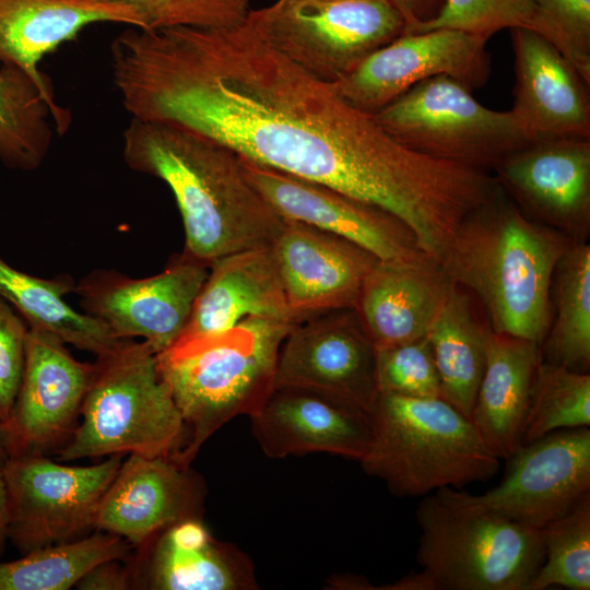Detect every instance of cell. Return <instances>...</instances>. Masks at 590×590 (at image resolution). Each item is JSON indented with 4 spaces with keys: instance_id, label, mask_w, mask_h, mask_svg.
<instances>
[{
    "instance_id": "1",
    "label": "cell",
    "mask_w": 590,
    "mask_h": 590,
    "mask_svg": "<svg viewBox=\"0 0 590 590\" xmlns=\"http://www.w3.org/2000/svg\"><path fill=\"white\" fill-rule=\"evenodd\" d=\"M110 68L131 118L384 209L409 180L408 149L279 51L248 14L221 28L129 26L110 44Z\"/></svg>"
},
{
    "instance_id": "2",
    "label": "cell",
    "mask_w": 590,
    "mask_h": 590,
    "mask_svg": "<svg viewBox=\"0 0 590 590\" xmlns=\"http://www.w3.org/2000/svg\"><path fill=\"white\" fill-rule=\"evenodd\" d=\"M122 139L126 164L172 190L185 228L182 253L210 267L271 244L283 217L247 180L233 151L189 130L137 118Z\"/></svg>"
},
{
    "instance_id": "3",
    "label": "cell",
    "mask_w": 590,
    "mask_h": 590,
    "mask_svg": "<svg viewBox=\"0 0 590 590\" xmlns=\"http://www.w3.org/2000/svg\"><path fill=\"white\" fill-rule=\"evenodd\" d=\"M573 241L526 215L498 185L464 219L439 263L482 305L493 332L541 344L553 274Z\"/></svg>"
},
{
    "instance_id": "4",
    "label": "cell",
    "mask_w": 590,
    "mask_h": 590,
    "mask_svg": "<svg viewBox=\"0 0 590 590\" xmlns=\"http://www.w3.org/2000/svg\"><path fill=\"white\" fill-rule=\"evenodd\" d=\"M295 323L249 317L219 335L176 342L157 354L186 426L175 459L184 465L233 417L253 415L275 386L281 344Z\"/></svg>"
},
{
    "instance_id": "5",
    "label": "cell",
    "mask_w": 590,
    "mask_h": 590,
    "mask_svg": "<svg viewBox=\"0 0 590 590\" xmlns=\"http://www.w3.org/2000/svg\"><path fill=\"white\" fill-rule=\"evenodd\" d=\"M59 461L115 455L175 458L186 426L148 341L122 339L96 356L81 414Z\"/></svg>"
},
{
    "instance_id": "6",
    "label": "cell",
    "mask_w": 590,
    "mask_h": 590,
    "mask_svg": "<svg viewBox=\"0 0 590 590\" xmlns=\"http://www.w3.org/2000/svg\"><path fill=\"white\" fill-rule=\"evenodd\" d=\"M373 440L359 462L397 496H424L493 477L499 459L472 421L442 398L379 393Z\"/></svg>"
},
{
    "instance_id": "7",
    "label": "cell",
    "mask_w": 590,
    "mask_h": 590,
    "mask_svg": "<svg viewBox=\"0 0 590 590\" xmlns=\"http://www.w3.org/2000/svg\"><path fill=\"white\" fill-rule=\"evenodd\" d=\"M417 564L432 590H528L543 563L540 531L444 487L416 509Z\"/></svg>"
},
{
    "instance_id": "8",
    "label": "cell",
    "mask_w": 590,
    "mask_h": 590,
    "mask_svg": "<svg viewBox=\"0 0 590 590\" xmlns=\"http://www.w3.org/2000/svg\"><path fill=\"white\" fill-rule=\"evenodd\" d=\"M373 117L411 150L488 173L531 142L510 110L482 105L449 75L415 84Z\"/></svg>"
},
{
    "instance_id": "9",
    "label": "cell",
    "mask_w": 590,
    "mask_h": 590,
    "mask_svg": "<svg viewBox=\"0 0 590 590\" xmlns=\"http://www.w3.org/2000/svg\"><path fill=\"white\" fill-rule=\"evenodd\" d=\"M248 16L279 51L331 84L405 30L389 0H275Z\"/></svg>"
},
{
    "instance_id": "10",
    "label": "cell",
    "mask_w": 590,
    "mask_h": 590,
    "mask_svg": "<svg viewBox=\"0 0 590 590\" xmlns=\"http://www.w3.org/2000/svg\"><path fill=\"white\" fill-rule=\"evenodd\" d=\"M123 456L70 465L46 455L9 457L1 473L9 508V540L23 554L68 542L94 529V518Z\"/></svg>"
},
{
    "instance_id": "11",
    "label": "cell",
    "mask_w": 590,
    "mask_h": 590,
    "mask_svg": "<svg viewBox=\"0 0 590 590\" xmlns=\"http://www.w3.org/2000/svg\"><path fill=\"white\" fill-rule=\"evenodd\" d=\"M209 270L208 264L181 252L149 278L94 270L76 283L74 293L83 311L117 339L143 338L158 354L184 331Z\"/></svg>"
},
{
    "instance_id": "12",
    "label": "cell",
    "mask_w": 590,
    "mask_h": 590,
    "mask_svg": "<svg viewBox=\"0 0 590 590\" xmlns=\"http://www.w3.org/2000/svg\"><path fill=\"white\" fill-rule=\"evenodd\" d=\"M487 39L455 30L403 33L334 83L354 108L375 115L415 84L449 75L471 91L491 76Z\"/></svg>"
},
{
    "instance_id": "13",
    "label": "cell",
    "mask_w": 590,
    "mask_h": 590,
    "mask_svg": "<svg viewBox=\"0 0 590 590\" xmlns=\"http://www.w3.org/2000/svg\"><path fill=\"white\" fill-rule=\"evenodd\" d=\"M94 374L66 343L30 329L20 387L0 437L9 457L57 452L71 437Z\"/></svg>"
},
{
    "instance_id": "14",
    "label": "cell",
    "mask_w": 590,
    "mask_h": 590,
    "mask_svg": "<svg viewBox=\"0 0 590 590\" xmlns=\"http://www.w3.org/2000/svg\"><path fill=\"white\" fill-rule=\"evenodd\" d=\"M502 482L474 504L540 530L590 492V428L552 432L521 445L508 459Z\"/></svg>"
},
{
    "instance_id": "15",
    "label": "cell",
    "mask_w": 590,
    "mask_h": 590,
    "mask_svg": "<svg viewBox=\"0 0 590 590\" xmlns=\"http://www.w3.org/2000/svg\"><path fill=\"white\" fill-rule=\"evenodd\" d=\"M332 394L371 412L379 389L377 350L354 309L321 312L295 323L278 356L275 386Z\"/></svg>"
},
{
    "instance_id": "16",
    "label": "cell",
    "mask_w": 590,
    "mask_h": 590,
    "mask_svg": "<svg viewBox=\"0 0 590 590\" xmlns=\"http://www.w3.org/2000/svg\"><path fill=\"white\" fill-rule=\"evenodd\" d=\"M269 247L295 322L330 310L354 309L379 260L343 237L286 217Z\"/></svg>"
},
{
    "instance_id": "17",
    "label": "cell",
    "mask_w": 590,
    "mask_h": 590,
    "mask_svg": "<svg viewBox=\"0 0 590 590\" xmlns=\"http://www.w3.org/2000/svg\"><path fill=\"white\" fill-rule=\"evenodd\" d=\"M492 174L526 215L574 240H585L590 227V139L530 142Z\"/></svg>"
},
{
    "instance_id": "18",
    "label": "cell",
    "mask_w": 590,
    "mask_h": 590,
    "mask_svg": "<svg viewBox=\"0 0 590 590\" xmlns=\"http://www.w3.org/2000/svg\"><path fill=\"white\" fill-rule=\"evenodd\" d=\"M239 160L247 180L282 217L343 237L379 260L424 253L410 228L390 212L327 186Z\"/></svg>"
},
{
    "instance_id": "19",
    "label": "cell",
    "mask_w": 590,
    "mask_h": 590,
    "mask_svg": "<svg viewBox=\"0 0 590 590\" xmlns=\"http://www.w3.org/2000/svg\"><path fill=\"white\" fill-rule=\"evenodd\" d=\"M97 23L148 28L133 8L102 0H0V66L17 68L34 82L50 107L59 134L68 130L71 115L56 101L51 81L39 63Z\"/></svg>"
},
{
    "instance_id": "20",
    "label": "cell",
    "mask_w": 590,
    "mask_h": 590,
    "mask_svg": "<svg viewBox=\"0 0 590 590\" xmlns=\"http://www.w3.org/2000/svg\"><path fill=\"white\" fill-rule=\"evenodd\" d=\"M205 486L172 457L129 455L98 505L94 529L141 547L164 528L201 517Z\"/></svg>"
},
{
    "instance_id": "21",
    "label": "cell",
    "mask_w": 590,
    "mask_h": 590,
    "mask_svg": "<svg viewBox=\"0 0 590 590\" xmlns=\"http://www.w3.org/2000/svg\"><path fill=\"white\" fill-rule=\"evenodd\" d=\"M250 418L252 434L270 458L328 452L361 462L373 440L369 412L303 387H274Z\"/></svg>"
},
{
    "instance_id": "22",
    "label": "cell",
    "mask_w": 590,
    "mask_h": 590,
    "mask_svg": "<svg viewBox=\"0 0 590 590\" xmlns=\"http://www.w3.org/2000/svg\"><path fill=\"white\" fill-rule=\"evenodd\" d=\"M515 57L510 109L531 141L590 139V94L576 68L536 32L511 30Z\"/></svg>"
},
{
    "instance_id": "23",
    "label": "cell",
    "mask_w": 590,
    "mask_h": 590,
    "mask_svg": "<svg viewBox=\"0 0 590 590\" xmlns=\"http://www.w3.org/2000/svg\"><path fill=\"white\" fill-rule=\"evenodd\" d=\"M133 588L152 590L258 589L251 559L215 539L201 517L179 520L138 548Z\"/></svg>"
},
{
    "instance_id": "24",
    "label": "cell",
    "mask_w": 590,
    "mask_h": 590,
    "mask_svg": "<svg viewBox=\"0 0 590 590\" xmlns=\"http://www.w3.org/2000/svg\"><path fill=\"white\" fill-rule=\"evenodd\" d=\"M453 285L439 261L426 253L378 260L354 310L376 350L404 344L425 338Z\"/></svg>"
},
{
    "instance_id": "25",
    "label": "cell",
    "mask_w": 590,
    "mask_h": 590,
    "mask_svg": "<svg viewBox=\"0 0 590 590\" xmlns=\"http://www.w3.org/2000/svg\"><path fill=\"white\" fill-rule=\"evenodd\" d=\"M249 317L297 323L287 307L269 246L231 253L210 266L176 342L219 335Z\"/></svg>"
},
{
    "instance_id": "26",
    "label": "cell",
    "mask_w": 590,
    "mask_h": 590,
    "mask_svg": "<svg viewBox=\"0 0 590 590\" xmlns=\"http://www.w3.org/2000/svg\"><path fill=\"white\" fill-rule=\"evenodd\" d=\"M541 344L491 330L470 420L488 450L508 459L521 445Z\"/></svg>"
},
{
    "instance_id": "27",
    "label": "cell",
    "mask_w": 590,
    "mask_h": 590,
    "mask_svg": "<svg viewBox=\"0 0 590 590\" xmlns=\"http://www.w3.org/2000/svg\"><path fill=\"white\" fill-rule=\"evenodd\" d=\"M489 333L474 297L455 284L425 335L440 378L441 398L469 418L486 364Z\"/></svg>"
},
{
    "instance_id": "28",
    "label": "cell",
    "mask_w": 590,
    "mask_h": 590,
    "mask_svg": "<svg viewBox=\"0 0 590 590\" xmlns=\"http://www.w3.org/2000/svg\"><path fill=\"white\" fill-rule=\"evenodd\" d=\"M76 283L69 275L43 279L10 266L0 257V297L30 329L48 332L66 344L96 356L110 352L122 340L95 318L73 309L64 296Z\"/></svg>"
},
{
    "instance_id": "29",
    "label": "cell",
    "mask_w": 590,
    "mask_h": 590,
    "mask_svg": "<svg viewBox=\"0 0 590 590\" xmlns=\"http://www.w3.org/2000/svg\"><path fill=\"white\" fill-rule=\"evenodd\" d=\"M555 315L541 343L542 361L568 369L590 368V246L575 240L559 259L552 281Z\"/></svg>"
},
{
    "instance_id": "30",
    "label": "cell",
    "mask_w": 590,
    "mask_h": 590,
    "mask_svg": "<svg viewBox=\"0 0 590 590\" xmlns=\"http://www.w3.org/2000/svg\"><path fill=\"white\" fill-rule=\"evenodd\" d=\"M131 548L122 538L99 530L38 547L15 560L0 562V590H68L97 564L127 559Z\"/></svg>"
},
{
    "instance_id": "31",
    "label": "cell",
    "mask_w": 590,
    "mask_h": 590,
    "mask_svg": "<svg viewBox=\"0 0 590 590\" xmlns=\"http://www.w3.org/2000/svg\"><path fill=\"white\" fill-rule=\"evenodd\" d=\"M52 114L40 91L20 69L0 66V162L32 172L52 142Z\"/></svg>"
},
{
    "instance_id": "32",
    "label": "cell",
    "mask_w": 590,
    "mask_h": 590,
    "mask_svg": "<svg viewBox=\"0 0 590 590\" xmlns=\"http://www.w3.org/2000/svg\"><path fill=\"white\" fill-rule=\"evenodd\" d=\"M590 427V375L541 361L526 416L522 445L559 429Z\"/></svg>"
},
{
    "instance_id": "33",
    "label": "cell",
    "mask_w": 590,
    "mask_h": 590,
    "mask_svg": "<svg viewBox=\"0 0 590 590\" xmlns=\"http://www.w3.org/2000/svg\"><path fill=\"white\" fill-rule=\"evenodd\" d=\"M544 558L528 590L590 589V492L540 530Z\"/></svg>"
},
{
    "instance_id": "34",
    "label": "cell",
    "mask_w": 590,
    "mask_h": 590,
    "mask_svg": "<svg viewBox=\"0 0 590 590\" xmlns=\"http://www.w3.org/2000/svg\"><path fill=\"white\" fill-rule=\"evenodd\" d=\"M535 16L533 0H444L437 14L405 33L455 30L488 38L504 30H532Z\"/></svg>"
},
{
    "instance_id": "35",
    "label": "cell",
    "mask_w": 590,
    "mask_h": 590,
    "mask_svg": "<svg viewBox=\"0 0 590 590\" xmlns=\"http://www.w3.org/2000/svg\"><path fill=\"white\" fill-rule=\"evenodd\" d=\"M379 393L441 398L440 378L426 338L377 350Z\"/></svg>"
},
{
    "instance_id": "36",
    "label": "cell",
    "mask_w": 590,
    "mask_h": 590,
    "mask_svg": "<svg viewBox=\"0 0 590 590\" xmlns=\"http://www.w3.org/2000/svg\"><path fill=\"white\" fill-rule=\"evenodd\" d=\"M532 31L550 42L590 84V0H533Z\"/></svg>"
},
{
    "instance_id": "37",
    "label": "cell",
    "mask_w": 590,
    "mask_h": 590,
    "mask_svg": "<svg viewBox=\"0 0 590 590\" xmlns=\"http://www.w3.org/2000/svg\"><path fill=\"white\" fill-rule=\"evenodd\" d=\"M133 8L146 30L169 27L221 28L241 22L252 0H102Z\"/></svg>"
},
{
    "instance_id": "38",
    "label": "cell",
    "mask_w": 590,
    "mask_h": 590,
    "mask_svg": "<svg viewBox=\"0 0 590 590\" xmlns=\"http://www.w3.org/2000/svg\"><path fill=\"white\" fill-rule=\"evenodd\" d=\"M30 328L0 297V428L7 424L20 387Z\"/></svg>"
},
{
    "instance_id": "39",
    "label": "cell",
    "mask_w": 590,
    "mask_h": 590,
    "mask_svg": "<svg viewBox=\"0 0 590 590\" xmlns=\"http://www.w3.org/2000/svg\"><path fill=\"white\" fill-rule=\"evenodd\" d=\"M121 559L106 560L90 569L75 585L81 590H126L133 588L130 565Z\"/></svg>"
},
{
    "instance_id": "40",
    "label": "cell",
    "mask_w": 590,
    "mask_h": 590,
    "mask_svg": "<svg viewBox=\"0 0 590 590\" xmlns=\"http://www.w3.org/2000/svg\"><path fill=\"white\" fill-rule=\"evenodd\" d=\"M405 22V32L433 19L442 5L444 0H389Z\"/></svg>"
},
{
    "instance_id": "41",
    "label": "cell",
    "mask_w": 590,
    "mask_h": 590,
    "mask_svg": "<svg viewBox=\"0 0 590 590\" xmlns=\"http://www.w3.org/2000/svg\"><path fill=\"white\" fill-rule=\"evenodd\" d=\"M9 531V508L5 484L0 470V555L3 552Z\"/></svg>"
},
{
    "instance_id": "42",
    "label": "cell",
    "mask_w": 590,
    "mask_h": 590,
    "mask_svg": "<svg viewBox=\"0 0 590 590\" xmlns=\"http://www.w3.org/2000/svg\"><path fill=\"white\" fill-rule=\"evenodd\" d=\"M8 459V455L5 452V449L3 447V444H2V440H1V437H0V470L2 469L4 462L7 461Z\"/></svg>"
}]
</instances>
